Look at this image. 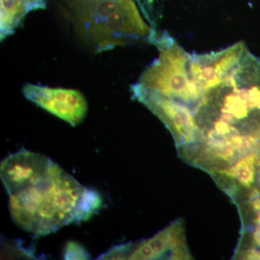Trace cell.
<instances>
[{"instance_id": "5", "label": "cell", "mask_w": 260, "mask_h": 260, "mask_svg": "<svg viewBox=\"0 0 260 260\" xmlns=\"http://www.w3.org/2000/svg\"><path fill=\"white\" fill-rule=\"evenodd\" d=\"M133 95L165 124L172 133L179 156L187 162L197 143V127L192 108L135 83Z\"/></svg>"}, {"instance_id": "8", "label": "cell", "mask_w": 260, "mask_h": 260, "mask_svg": "<svg viewBox=\"0 0 260 260\" xmlns=\"http://www.w3.org/2000/svg\"><path fill=\"white\" fill-rule=\"evenodd\" d=\"M23 93L28 100L72 126L80 124L88 112L86 99L77 90L26 84Z\"/></svg>"}, {"instance_id": "9", "label": "cell", "mask_w": 260, "mask_h": 260, "mask_svg": "<svg viewBox=\"0 0 260 260\" xmlns=\"http://www.w3.org/2000/svg\"><path fill=\"white\" fill-rule=\"evenodd\" d=\"M249 50L243 42L209 54H190L189 68L200 93L220 83L239 64Z\"/></svg>"}, {"instance_id": "12", "label": "cell", "mask_w": 260, "mask_h": 260, "mask_svg": "<svg viewBox=\"0 0 260 260\" xmlns=\"http://www.w3.org/2000/svg\"><path fill=\"white\" fill-rule=\"evenodd\" d=\"M45 6V0H0L1 41L15 32L29 12Z\"/></svg>"}, {"instance_id": "13", "label": "cell", "mask_w": 260, "mask_h": 260, "mask_svg": "<svg viewBox=\"0 0 260 260\" xmlns=\"http://www.w3.org/2000/svg\"><path fill=\"white\" fill-rule=\"evenodd\" d=\"M63 256L64 259H90V254L85 250L84 246L80 245L79 243L73 241L68 242L65 246Z\"/></svg>"}, {"instance_id": "10", "label": "cell", "mask_w": 260, "mask_h": 260, "mask_svg": "<svg viewBox=\"0 0 260 260\" xmlns=\"http://www.w3.org/2000/svg\"><path fill=\"white\" fill-rule=\"evenodd\" d=\"M211 176L234 202L260 189V148L249 152L230 167Z\"/></svg>"}, {"instance_id": "4", "label": "cell", "mask_w": 260, "mask_h": 260, "mask_svg": "<svg viewBox=\"0 0 260 260\" xmlns=\"http://www.w3.org/2000/svg\"><path fill=\"white\" fill-rule=\"evenodd\" d=\"M159 55L140 75V86L194 107L201 97L191 77L190 54L167 32L154 30L149 39Z\"/></svg>"}, {"instance_id": "7", "label": "cell", "mask_w": 260, "mask_h": 260, "mask_svg": "<svg viewBox=\"0 0 260 260\" xmlns=\"http://www.w3.org/2000/svg\"><path fill=\"white\" fill-rule=\"evenodd\" d=\"M59 167L46 155L22 149L2 161L0 176L8 194L12 195L49 177Z\"/></svg>"}, {"instance_id": "6", "label": "cell", "mask_w": 260, "mask_h": 260, "mask_svg": "<svg viewBox=\"0 0 260 260\" xmlns=\"http://www.w3.org/2000/svg\"><path fill=\"white\" fill-rule=\"evenodd\" d=\"M111 259H188L183 223L177 220L148 240L122 244L108 251Z\"/></svg>"}, {"instance_id": "2", "label": "cell", "mask_w": 260, "mask_h": 260, "mask_svg": "<svg viewBox=\"0 0 260 260\" xmlns=\"http://www.w3.org/2000/svg\"><path fill=\"white\" fill-rule=\"evenodd\" d=\"M88 188L60 167L49 177L10 195V215L15 223L36 237L80 223V207Z\"/></svg>"}, {"instance_id": "3", "label": "cell", "mask_w": 260, "mask_h": 260, "mask_svg": "<svg viewBox=\"0 0 260 260\" xmlns=\"http://www.w3.org/2000/svg\"><path fill=\"white\" fill-rule=\"evenodd\" d=\"M73 13L78 34L95 52L148 42L154 30L133 0H74Z\"/></svg>"}, {"instance_id": "11", "label": "cell", "mask_w": 260, "mask_h": 260, "mask_svg": "<svg viewBox=\"0 0 260 260\" xmlns=\"http://www.w3.org/2000/svg\"><path fill=\"white\" fill-rule=\"evenodd\" d=\"M242 221L236 257L260 259V189L248 193L236 203Z\"/></svg>"}, {"instance_id": "1", "label": "cell", "mask_w": 260, "mask_h": 260, "mask_svg": "<svg viewBox=\"0 0 260 260\" xmlns=\"http://www.w3.org/2000/svg\"><path fill=\"white\" fill-rule=\"evenodd\" d=\"M197 143L188 164L210 175L260 148V59L246 51L192 108Z\"/></svg>"}]
</instances>
